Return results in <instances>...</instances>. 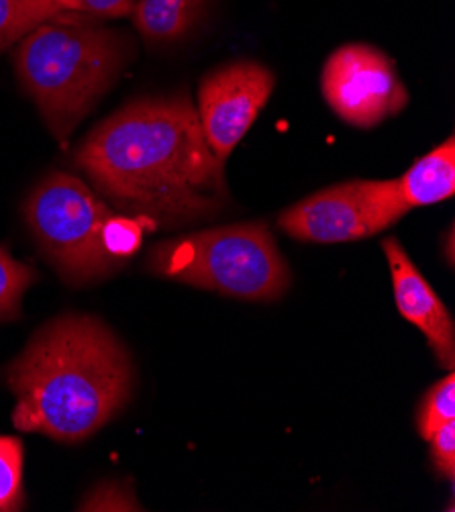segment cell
I'll list each match as a JSON object with an SVG mask.
<instances>
[{"label":"cell","instance_id":"cell-7","mask_svg":"<svg viewBox=\"0 0 455 512\" xmlns=\"http://www.w3.org/2000/svg\"><path fill=\"white\" fill-rule=\"evenodd\" d=\"M321 88L337 117L360 129H372L409 105L394 62L366 43L335 49L325 62Z\"/></svg>","mask_w":455,"mask_h":512},{"label":"cell","instance_id":"cell-13","mask_svg":"<svg viewBox=\"0 0 455 512\" xmlns=\"http://www.w3.org/2000/svg\"><path fill=\"white\" fill-rule=\"evenodd\" d=\"M451 421H455V376L447 374L425 392L417 408V431L429 441Z\"/></svg>","mask_w":455,"mask_h":512},{"label":"cell","instance_id":"cell-9","mask_svg":"<svg viewBox=\"0 0 455 512\" xmlns=\"http://www.w3.org/2000/svg\"><path fill=\"white\" fill-rule=\"evenodd\" d=\"M382 249L390 268L398 313L425 335L439 366L453 370L455 325L447 306L431 288L427 278L417 270L396 237H386L382 241Z\"/></svg>","mask_w":455,"mask_h":512},{"label":"cell","instance_id":"cell-6","mask_svg":"<svg viewBox=\"0 0 455 512\" xmlns=\"http://www.w3.org/2000/svg\"><path fill=\"white\" fill-rule=\"evenodd\" d=\"M409 213L396 180H349L292 204L278 227L309 243H347L390 229Z\"/></svg>","mask_w":455,"mask_h":512},{"label":"cell","instance_id":"cell-1","mask_svg":"<svg viewBox=\"0 0 455 512\" xmlns=\"http://www.w3.org/2000/svg\"><path fill=\"white\" fill-rule=\"evenodd\" d=\"M74 162L119 211L156 225L213 219L229 198L186 94L131 102L90 131Z\"/></svg>","mask_w":455,"mask_h":512},{"label":"cell","instance_id":"cell-4","mask_svg":"<svg viewBox=\"0 0 455 512\" xmlns=\"http://www.w3.org/2000/svg\"><path fill=\"white\" fill-rule=\"evenodd\" d=\"M147 266L156 276L251 302L278 300L292 284L264 223H237L158 243Z\"/></svg>","mask_w":455,"mask_h":512},{"label":"cell","instance_id":"cell-14","mask_svg":"<svg viewBox=\"0 0 455 512\" xmlns=\"http://www.w3.org/2000/svg\"><path fill=\"white\" fill-rule=\"evenodd\" d=\"M37 274L23 262H17L7 247L0 245V323L21 315V300Z\"/></svg>","mask_w":455,"mask_h":512},{"label":"cell","instance_id":"cell-17","mask_svg":"<svg viewBox=\"0 0 455 512\" xmlns=\"http://www.w3.org/2000/svg\"><path fill=\"white\" fill-rule=\"evenodd\" d=\"M431 459L433 468L441 478L453 482L455 478V421L441 427L431 439Z\"/></svg>","mask_w":455,"mask_h":512},{"label":"cell","instance_id":"cell-12","mask_svg":"<svg viewBox=\"0 0 455 512\" xmlns=\"http://www.w3.org/2000/svg\"><path fill=\"white\" fill-rule=\"evenodd\" d=\"M54 0H0V51L25 39L39 25L62 15Z\"/></svg>","mask_w":455,"mask_h":512},{"label":"cell","instance_id":"cell-18","mask_svg":"<svg viewBox=\"0 0 455 512\" xmlns=\"http://www.w3.org/2000/svg\"><path fill=\"white\" fill-rule=\"evenodd\" d=\"M80 510H139V504L117 484H103L80 504Z\"/></svg>","mask_w":455,"mask_h":512},{"label":"cell","instance_id":"cell-15","mask_svg":"<svg viewBox=\"0 0 455 512\" xmlns=\"http://www.w3.org/2000/svg\"><path fill=\"white\" fill-rule=\"evenodd\" d=\"M23 506V445L15 437H0V512Z\"/></svg>","mask_w":455,"mask_h":512},{"label":"cell","instance_id":"cell-5","mask_svg":"<svg viewBox=\"0 0 455 512\" xmlns=\"http://www.w3.org/2000/svg\"><path fill=\"white\" fill-rule=\"evenodd\" d=\"M115 213L82 180L49 174L29 196L25 221L47 262L70 284L103 280L123 266L107 247Z\"/></svg>","mask_w":455,"mask_h":512},{"label":"cell","instance_id":"cell-2","mask_svg":"<svg viewBox=\"0 0 455 512\" xmlns=\"http://www.w3.org/2000/svg\"><path fill=\"white\" fill-rule=\"evenodd\" d=\"M15 394L13 423L60 443L103 429L131 398L133 364L113 331L94 317L47 323L5 370Z\"/></svg>","mask_w":455,"mask_h":512},{"label":"cell","instance_id":"cell-10","mask_svg":"<svg viewBox=\"0 0 455 512\" xmlns=\"http://www.w3.org/2000/svg\"><path fill=\"white\" fill-rule=\"evenodd\" d=\"M396 184L409 211L449 200L455 194V139L447 137L404 172Z\"/></svg>","mask_w":455,"mask_h":512},{"label":"cell","instance_id":"cell-3","mask_svg":"<svg viewBox=\"0 0 455 512\" xmlns=\"http://www.w3.org/2000/svg\"><path fill=\"white\" fill-rule=\"evenodd\" d=\"M129 58L131 43L123 33L92 17L62 13L19 41L15 68L45 125L66 145Z\"/></svg>","mask_w":455,"mask_h":512},{"label":"cell","instance_id":"cell-8","mask_svg":"<svg viewBox=\"0 0 455 512\" xmlns=\"http://www.w3.org/2000/svg\"><path fill=\"white\" fill-rule=\"evenodd\" d=\"M274 84V74L256 62H233L200 82L198 121L223 166L266 107Z\"/></svg>","mask_w":455,"mask_h":512},{"label":"cell","instance_id":"cell-16","mask_svg":"<svg viewBox=\"0 0 455 512\" xmlns=\"http://www.w3.org/2000/svg\"><path fill=\"white\" fill-rule=\"evenodd\" d=\"M66 11L92 19H119L133 13L137 0H54Z\"/></svg>","mask_w":455,"mask_h":512},{"label":"cell","instance_id":"cell-11","mask_svg":"<svg viewBox=\"0 0 455 512\" xmlns=\"http://www.w3.org/2000/svg\"><path fill=\"white\" fill-rule=\"evenodd\" d=\"M205 0H137L131 13L137 31L154 43L180 39L196 21Z\"/></svg>","mask_w":455,"mask_h":512}]
</instances>
